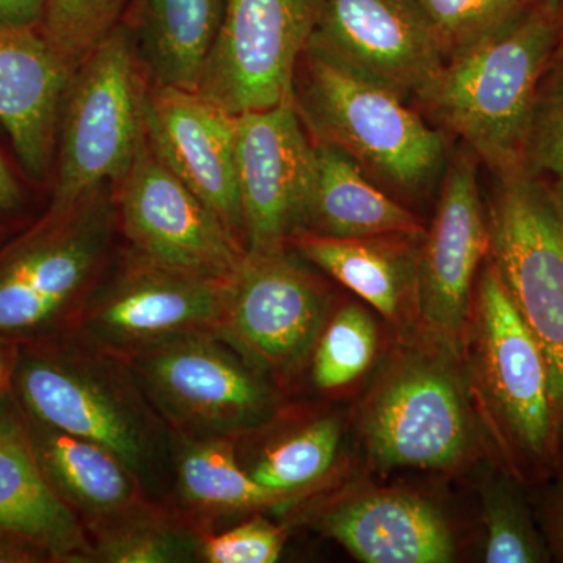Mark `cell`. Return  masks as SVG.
<instances>
[{"mask_svg": "<svg viewBox=\"0 0 563 563\" xmlns=\"http://www.w3.org/2000/svg\"><path fill=\"white\" fill-rule=\"evenodd\" d=\"M11 391L22 412L101 444L151 499L162 495L173 432L117 355L70 332L16 343Z\"/></svg>", "mask_w": 563, "mask_h": 563, "instance_id": "cell-1", "label": "cell"}, {"mask_svg": "<svg viewBox=\"0 0 563 563\" xmlns=\"http://www.w3.org/2000/svg\"><path fill=\"white\" fill-rule=\"evenodd\" d=\"M558 0H532L454 52L420 103L498 177L523 172L526 136L542 77L561 43Z\"/></svg>", "mask_w": 563, "mask_h": 563, "instance_id": "cell-2", "label": "cell"}, {"mask_svg": "<svg viewBox=\"0 0 563 563\" xmlns=\"http://www.w3.org/2000/svg\"><path fill=\"white\" fill-rule=\"evenodd\" d=\"M299 65L296 109L317 141L395 190L415 195L432 184L444 163L443 135L406 99L312 49Z\"/></svg>", "mask_w": 563, "mask_h": 563, "instance_id": "cell-3", "label": "cell"}, {"mask_svg": "<svg viewBox=\"0 0 563 563\" xmlns=\"http://www.w3.org/2000/svg\"><path fill=\"white\" fill-rule=\"evenodd\" d=\"M117 209L102 188L47 217L0 254V339L33 342L69 332L109 251Z\"/></svg>", "mask_w": 563, "mask_h": 563, "instance_id": "cell-4", "label": "cell"}, {"mask_svg": "<svg viewBox=\"0 0 563 563\" xmlns=\"http://www.w3.org/2000/svg\"><path fill=\"white\" fill-rule=\"evenodd\" d=\"M146 88L132 33L117 24L70 77L49 213H66L124 177L144 132Z\"/></svg>", "mask_w": 563, "mask_h": 563, "instance_id": "cell-5", "label": "cell"}, {"mask_svg": "<svg viewBox=\"0 0 563 563\" xmlns=\"http://www.w3.org/2000/svg\"><path fill=\"white\" fill-rule=\"evenodd\" d=\"M220 332L184 333L121 355L173 433L229 437L255 424L272 393Z\"/></svg>", "mask_w": 563, "mask_h": 563, "instance_id": "cell-6", "label": "cell"}, {"mask_svg": "<svg viewBox=\"0 0 563 563\" xmlns=\"http://www.w3.org/2000/svg\"><path fill=\"white\" fill-rule=\"evenodd\" d=\"M487 220L488 257L543 352L563 417V224L553 191L525 169L501 176Z\"/></svg>", "mask_w": 563, "mask_h": 563, "instance_id": "cell-7", "label": "cell"}, {"mask_svg": "<svg viewBox=\"0 0 563 563\" xmlns=\"http://www.w3.org/2000/svg\"><path fill=\"white\" fill-rule=\"evenodd\" d=\"M377 468H454L472 450V418L459 373L446 354H404L366 402L362 418Z\"/></svg>", "mask_w": 563, "mask_h": 563, "instance_id": "cell-8", "label": "cell"}, {"mask_svg": "<svg viewBox=\"0 0 563 563\" xmlns=\"http://www.w3.org/2000/svg\"><path fill=\"white\" fill-rule=\"evenodd\" d=\"M483 266L470 321L485 401L512 450L529 461L548 462L559 418L547 361L495 263L488 257Z\"/></svg>", "mask_w": 563, "mask_h": 563, "instance_id": "cell-9", "label": "cell"}, {"mask_svg": "<svg viewBox=\"0 0 563 563\" xmlns=\"http://www.w3.org/2000/svg\"><path fill=\"white\" fill-rule=\"evenodd\" d=\"M325 0H224L198 92L232 114L295 99L296 73Z\"/></svg>", "mask_w": 563, "mask_h": 563, "instance_id": "cell-10", "label": "cell"}, {"mask_svg": "<svg viewBox=\"0 0 563 563\" xmlns=\"http://www.w3.org/2000/svg\"><path fill=\"white\" fill-rule=\"evenodd\" d=\"M117 220L133 252L176 272L231 280L246 250L172 172L146 131L120 180Z\"/></svg>", "mask_w": 563, "mask_h": 563, "instance_id": "cell-11", "label": "cell"}, {"mask_svg": "<svg viewBox=\"0 0 563 563\" xmlns=\"http://www.w3.org/2000/svg\"><path fill=\"white\" fill-rule=\"evenodd\" d=\"M231 280L176 272L133 252L110 284L88 296L69 332L117 357L184 333L218 332Z\"/></svg>", "mask_w": 563, "mask_h": 563, "instance_id": "cell-12", "label": "cell"}, {"mask_svg": "<svg viewBox=\"0 0 563 563\" xmlns=\"http://www.w3.org/2000/svg\"><path fill=\"white\" fill-rule=\"evenodd\" d=\"M235 165L244 250H285L303 231L314 173V141L295 99L236 114Z\"/></svg>", "mask_w": 563, "mask_h": 563, "instance_id": "cell-13", "label": "cell"}, {"mask_svg": "<svg viewBox=\"0 0 563 563\" xmlns=\"http://www.w3.org/2000/svg\"><path fill=\"white\" fill-rule=\"evenodd\" d=\"M477 161L468 147L455 155L418 255V313L433 340L453 351L472 318L477 269L490 254Z\"/></svg>", "mask_w": 563, "mask_h": 563, "instance_id": "cell-14", "label": "cell"}, {"mask_svg": "<svg viewBox=\"0 0 563 563\" xmlns=\"http://www.w3.org/2000/svg\"><path fill=\"white\" fill-rule=\"evenodd\" d=\"M325 309L328 292L288 257L287 247L246 252L218 332L263 368L287 373L317 342Z\"/></svg>", "mask_w": 563, "mask_h": 563, "instance_id": "cell-15", "label": "cell"}, {"mask_svg": "<svg viewBox=\"0 0 563 563\" xmlns=\"http://www.w3.org/2000/svg\"><path fill=\"white\" fill-rule=\"evenodd\" d=\"M307 49L418 102L446 55L409 0H325Z\"/></svg>", "mask_w": 563, "mask_h": 563, "instance_id": "cell-16", "label": "cell"}, {"mask_svg": "<svg viewBox=\"0 0 563 563\" xmlns=\"http://www.w3.org/2000/svg\"><path fill=\"white\" fill-rule=\"evenodd\" d=\"M144 131L172 172L244 247L242 203L236 185V114L198 91L146 88Z\"/></svg>", "mask_w": 563, "mask_h": 563, "instance_id": "cell-17", "label": "cell"}, {"mask_svg": "<svg viewBox=\"0 0 563 563\" xmlns=\"http://www.w3.org/2000/svg\"><path fill=\"white\" fill-rule=\"evenodd\" d=\"M73 74L35 27L0 25V122L36 179L51 168Z\"/></svg>", "mask_w": 563, "mask_h": 563, "instance_id": "cell-18", "label": "cell"}, {"mask_svg": "<svg viewBox=\"0 0 563 563\" xmlns=\"http://www.w3.org/2000/svg\"><path fill=\"white\" fill-rule=\"evenodd\" d=\"M0 533L51 562H95L90 533L41 472L11 387L0 402Z\"/></svg>", "mask_w": 563, "mask_h": 563, "instance_id": "cell-19", "label": "cell"}, {"mask_svg": "<svg viewBox=\"0 0 563 563\" xmlns=\"http://www.w3.org/2000/svg\"><path fill=\"white\" fill-rule=\"evenodd\" d=\"M322 526L361 562L454 561V537L442 512L410 493L373 492L355 496L333 507Z\"/></svg>", "mask_w": 563, "mask_h": 563, "instance_id": "cell-20", "label": "cell"}, {"mask_svg": "<svg viewBox=\"0 0 563 563\" xmlns=\"http://www.w3.org/2000/svg\"><path fill=\"white\" fill-rule=\"evenodd\" d=\"M22 417L41 472L88 533L151 499L128 466L101 444L52 428L31 415L22 412Z\"/></svg>", "mask_w": 563, "mask_h": 563, "instance_id": "cell-21", "label": "cell"}, {"mask_svg": "<svg viewBox=\"0 0 563 563\" xmlns=\"http://www.w3.org/2000/svg\"><path fill=\"white\" fill-rule=\"evenodd\" d=\"M333 239L422 236L424 225L332 144L314 141V173L303 231ZM301 232V233H302Z\"/></svg>", "mask_w": 563, "mask_h": 563, "instance_id": "cell-22", "label": "cell"}, {"mask_svg": "<svg viewBox=\"0 0 563 563\" xmlns=\"http://www.w3.org/2000/svg\"><path fill=\"white\" fill-rule=\"evenodd\" d=\"M420 239L404 235L333 239L302 232L288 244L384 318L399 324L409 303H417Z\"/></svg>", "mask_w": 563, "mask_h": 563, "instance_id": "cell-23", "label": "cell"}, {"mask_svg": "<svg viewBox=\"0 0 563 563\" xmlns=\"http://www.w3.org/2000/svg\"><path fill=\"white\" fill-rule=\"evenodd\" d=\"M224 0H146L141 57L154 85L198 91L218 32Z\"/></svg>", "mask_w": 563, "mask_h": 563, "instance_id": "cell-24", "label": "cell"}, {"mask_svg": "<svg viewBox=\"0 0 563 563\" xmlns=\"http://www.w3.org/2000/svg\"><path fill=\"white\" fill-rule=\"evenodd\" d=\"M174 485L185 509L199 518L284 501L240 466L229 437L173 435Z\"/></svg>", "mask_w": 563, "mask_h": 563, "instance_id": "cell-25", "label": "cell"}, {"mask_svg": "<svg viewBox=\"0 0 563 563\" xmlns=\"http://www.w3.org/2000/svg\"><path fill=\"white\" fill-rule=\"evenodd\" d=\"M202 533L146 499L131 512L90 532L95 562L179 563L199 559Z\"/></svg>", "mask_w": 563, "mask_h": 563, "instance_id": "cell-26", "label": "cell"}, {"mask_svg": "<svg viewBox=\"0 0 563 563\" xmlns=\"http://www.w3.org/2000/svg\"><path fill=\"white\" fill-rule=\"evenodd\" d=\"M342 426L321 418L284 437L265 451L250 472L255 483L284 498L321 481L335 462Z\"/></svg>", "mask_w": 563, "mask_h": 563, "instance_id": "cell-27", "label": "cell"}, {"mask_svg": "<svg viewBox=\"0 0 563 563\" xmlns=\"http://www.w3.org/2000/svg\"><path fill=\"white\" fill-rule=\"evenodd\" d=\"M379 332L372 313L347 303L333 314L313 357V380L321 390H336L357 380L376 355Z\"/></svg>", "mask_w": 563, "mask_h": 563, "instance_id": "cell-28", "label": "cell"}, {"mask_svg": "<svg viewBox=\"0 0 563 563\" xmlns=\"http://www.w3.org/2000/svg\"><path fill=\"white\" fill-rule=\"evenodd\" d=\"M484 561L537 563L547 551L533 528L523 499L507 481H495L484 493Z\"/></svg>", "mask_w": 563, "mask_h": 563, "instance_id": "cell-29", "label": "cell"}, {"mask_svg": "<svg viewBox=\"0 0 563 563\" xmlns=\"http://www.w3.org/2000/svg\"><path fill=\"white\" fill-rule=\"evenodd\" d=\"M125 0H47L43 35L76 69L117 25Z\"/></svg>", "mask_w": 563, "mask_h": 563, "instance_id": "cell-30", "label": "cell"}, {"mask_svg": "<svg viewBox=\"0 0 563 563\" xmlns=\"http://www.w3.org/2000/svg\"><path fill=\"white\" fill-rule=\"evenodd\" d=\"M446 55L479 40L532 0H409Z\"/></svg>", "mask_w": 563, "mask_h": 563, "instance_id": "cell-31", "label": "cell"}, {"mask_svg": "<svg viewBox=\"0 0 563 563\" xmlns=\"http://www.w3.org/2000/svg\"><path fill=\"white\" fill-rule=\"evenodd\" d=\"M540 85L526 136L523 168L563 181V62Z\"/></svg>", "mask_w": 563, "mask_h": 563, "instance_id": "cell-32", "label": "cell"}, {"mask_svg": "<svg viewBox=\"0 0 563 563\" xmlns=\"http://www.w3.org/2000/svg\"><path fill=\"white\" fill-rule=\"evenodd\" d=\"M285 532L262 517L221 533H202L199 559L209 563H274L279 561Z\"/></svg>", "mask_w": 563, "mask_h": 563, "instance_id": "cell-33", "label": "cell"}, {"mask_svg": "<svg viewBox=\"0 0 563 563\" xmlns=\"http://www.w3.org/2000/svg\"><path fill=\"white\" fill-rule=\"evenodd\" d=\"M47 0H0V25L35 27L43 21Z\"/></svg>", "mask_w": 563, "mask_h": 563, "instance_id": "cell-34", "label": "cell"}, {"mask_svg": "<svg viewBox=\"0 0 563 563\" xmlns=\"http://www.w3.org/2000/svg\"><path fill=\"white\" fill-rule=\"evenodd\" d=\"M51 562L43 551L31 544L20 542L13 537L0 533V563H41Z\"/></svg>", "mask_w": 563, "mask_h": 563, "instance_id": "cell-35", "label": "cell"}, {"mask_svg": "<svg viewBox=\"0 0 563 563\" xmlns=\"http://www.w3.org/2000/svg\"><path fill=\"white\" fill-rule=\"evenodd\" d=\"M22 199L21 188L14 180L13 174L7 168L2 155H0V213L18 209Z\"/></svg>", "mask_w": 563, "mask_h": 563, "instance_id": "cell-36", "label": "cell"}, {"mask_svg": "<svg viewBox=\"0 0 563 563\" xmlns=\"http://www.w3.org/2000/svg\"><path fill=\"white\" fill-rule=\"evenodd\" d=\"M16 343L0 339V402L11 387V374H13Z\"/></svg>", "mask_w": 563, "mask_h": 563, "instance_id": "cell-37", "label": "cell"}, {"mask_svg": "<svg viewBox=\"0 0 563 563\" xmlns=\"http://www.w3.org/2000/svg\"><path fill=\"white\" fill-rule=\"evenodd\" d=\"M555 203H558L559 213H561V220L563 224V181H558L553 190Z\"/></svg>", "mask_w": 563, "mask_h": 563, "instance_id": "cell-38", "label": "cell"}, {"mask_svg": "<svg viewBox=\"0 0 563 563\" xmlns=\"http://www.w3.org/2000/svg\"><path fill=\"white\" fill-rule=\"evenodd\" d=\"M558 537H559V543H561V548L563 551V488H562V495H561V503H559Z\"/></svg>", "mask_w": 563, "mask_h": 563, "instance_id": "cell-39", "label": "cell"}, {"mask_svg": "<svg viewBox=\"0 0 563 563\" xmlns=\"http://www.w3.org/2000/svg\"><path fill=\"white\" fill-rule=\"evenodd\" d=\"M559 5H561L562 9V16H563V0H558ZM563 62V27H562V36H561V43H559L558 52H555L554 63Z\"/></svg>", "mask_w": 563, "mask_h": 563, "instance_id": "cell-40", "label": "cell"}]
</instances>
